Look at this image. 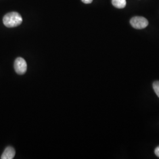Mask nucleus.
I'll return each mask as SVG.
<instances>
[{
    "label": "nucleus",
    "instance_id": "1",
    "mask_svg": "<svg viewBox=\"0 0 159 159\" xmlns=\"http://www.w3.org/2000/svg\"><path fill=\"white\" fill-rule=\"evenodd\" d=\"M23 22L21 15L17 12H11L3 17V23L8 28H13L20 25Z\"/></svg>",
    "mask_w": 159,
    "mask_h": 159
},
{
    "label": "nucleus",
    "instance_id": "2",
    "mask_svg": "<svg viewBox=\"0 0 159 159\" xmlns=\"http://www.w3.org/2000/svg\"><path fill=\"white\" fill-rule=\"evenodd\" d=\"M130 22L133 28L138 30L145 29L148 24V20L143 17H133Z\"/></svg>",
    "mask_w": 159,
    "mask_h": 159
},
{
    "label": "nucleus",
    "instance_id": "3",
    "mask_svg": "<svg viewBox=\"0 0 159 159\" xmlns=\"http://www.w3.org/2000/svg\"><path fill=\"white\" fill-rule=\"evenodd\" d=\"M14 69L17 74H24L27 69V64L25 60L21 57L17 58L14 61Z\"/></svg>",
    "mask_w": 159,
    "mask_h": 159
},
{
    "label": "nucleus",
    "instance_id": "4",
    "mask_svg": "<svg viewBox=\"0 0 159 159\" xmlns=\"http://www.w3.org/2000/svg\"><path fill=\"white\" fill-rule=\"evenodd\" d=\"M16 154V151L14 148L12 147H7L2 154L1 159H12Z\"/></svg>",
    "mask_w": 159,
    "mask_h": 159
},
{
    "label": "nucleus",
    "instance_id": "5",
    "mask_svg": "<svg viewBox=\"0 0 159 159\" xmlns=\"http://www.w3.org/2000/svg\"><path fill=\"white\" fill-rule=\"evenodd\" d=\"M112 4L117 8L121 9L126 6V0H112Z\"/></svg>",
    "mask_w": 159,
    "mask_h": 159
},
{
    "label": "nucleus",
    "instance_id": "6",
    "mask_svg": "<svg viewBox=\"0 0 159 159\" xmlns=\"http://www.w3.org/2000/svg\"><path fill=\"white\" fill-rule=\"evenodd\" d=\"M153 87L154 92L159 97V81H154L153 84Z\"/></svg>",
    "mask_w": 159,
    "mask_h": 159
},
{
    "label": "nucleus",
    "instance_id": "7",
    "mask_svg": "<svg viewBox=\"0 0 159 159\" xmlns=\"http://www.w3.org/2000/svg\"><path fill=\"white\" fill-rule=\"evenodd\" d=\"M154 153L158 157H159V146L156 148V149L154 150Z\"/></svg>",
    "mask_w": 159,
    "mask_h": 159
},
{
    "label": "nucleus",
    "instance_id": "8",
    "mask_svg": "<svg viewBox=\"0 0 159 159\" xmlns=\"http://www.w3.org/2000/svg\"><path fill=\"white\" fill-rule=\"evenodd\" d=\"M81 1L84 4H90L93 2V0H81Z\"/></svg>",
    "mask_w": 159,
    "mask_h": 159
}]
</instances>
